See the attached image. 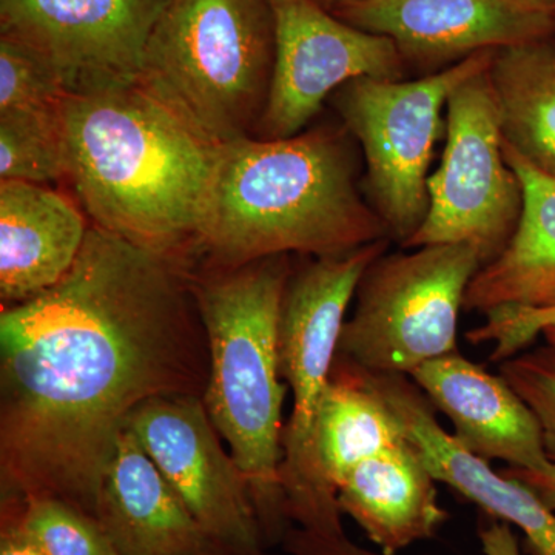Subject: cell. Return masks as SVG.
<instances>
[{
  "mask_svg": "<svg viewBox=\"0 0 555 555\" xmlns=\"http://www.w3.org/2000/svg\"><path fill=\"white\" fill-rule=\"evenodd\" d=\"M195 266L91 224L60 283L0 313V505L53 496L94 517L133 412L204 396Z\"/></svg>",
  "mask_w": 555,
  "mask_h": 555,
  "instance_id": "1",
  "label": "cell"
},
{
  "mask_svg": "<svg viewBox=\"0 0 555 555\" xmlns=\"http://www.w3.org/2000/svg\"><path fill=\"white\" fill-rule=\"evenodd\" d=\"M67 179L91 224L195 264L219 144L141 83L68 96Z\"/></svg>",
  "mask_w": 555,
  "mask_h": 555,
  "instance_id": "2",
  "label": "cell"
},
{
  "mask_svg": "<svg viewBox=\"0 0 555 555\" xmlns=\"http://www.w3.org/2000/svg\"><path fill=\"white\" fill-rule=\"evenodd\" d=\"M356 145L346 127L219 145L199 268H236L276 255L328 257L390 240L361 193Z\"/></svg>",
  "mask_w": 555,
  "mask_h": 555,
  "instance_id": "3",
  "label": "cell"
},
{
  "mask_svg": "<svg viewBox=\"0 0 555 555\" xmlns=\"http://www.w3.org/2000/svg\"><path fill=\"white\" fill-rule=\"evenodd\" d=\"M292 270L291 255H276L192 273L208 345L204 406L246 477L270 550L292 526L280 485L287 385L278 357L281 301Z\"/></svg>",
  "mask_w": 555,
  "mask_h": 555,
  "instance_id": "4",
  "label": "cell"
},
{
  "mask_svg": "<svg viewBox=\"0 0 555 555\" xmlns=\"http://www.w3.org/2000/svg\"><path fill=\"white\" fill-rule=\"evenodd\" d=\"M273 64L270 0H170L149 40L139 83L221 145L255 137Z\"/></svg>",
  "mask_w": 555,
  "mask_h": 555,
  "instance_id": "5",
  "label": "cell"
},
{
  "mask_svg": "<svg viewBox=\"0 0 555 555\" xmlns=\"http://www.w3.org/2000/svg\"><path fill=\"white\" fill-rule=\"evenodd\" d=\"M496 50H483L420 78H358L332 96L347 131L364 156L367 201L401 246L422 228L429 207L427 181L438 139L447 134L452 91L492 65Z\"/></svg>",
  "mask_w": 555,
  "mask_h": 555,
  "instance_id": "6",
  "label": "cell"
},
{
  "mask_svg": "<svg viewBox=\"0 0 555 555\" xmlns=\"http://www.w3.org/2000/svg\"><path fill=\"white\" fill-rule=\"evenodd\" d=\"M481 268L469 244H433L375 259L358 284L339 356L372 374L409 377L456 352L460 310Z\"/></svg>",
  "mask_w": 555,
  "mask_h": 555,
  "instance_id": "7",
  "label": "cell"
},
{
  "mask_svg": "<svg viewBox=\"0 0 555 555\" xmlns=\"http://www.w3.org/2000/svg\"><path fill=\"white\" fill-rule=\"evenodd\" d=\"M489 68L449 96L447 145L427 181V215L403 247L469 244L486 266L516 233L524 188L503 152L502 116Z\"/></svg>",
  "mask_w": 555,
  "mask_h": 555,
  "instance_id": "8",
  "label": "cell"
},
{
  "mask_svg": "<svg viewBox=\"0 0 555 555\" xmlns=\"http://www.w3.org/2000/svg\"><path fill=\"white\" fill-rule=\"evenodd\" d=\"M389 238L328 257L309 258L292 270L278 323L281 378L292 390V415L283 430L280 485L288 521L305 499L310 440L318 404L338 356L346 312L369 266L383 257Z\"/></svg>",
  "mask_w": 555,
  "mask_h": 555,
  "instance_id": "9",
  "label": "cell"
},
{
  "mask_svg": "<svg viewBox=\"0 0 555 555\" xmlns=\"http://www.w3.org/2000/svg\"><path fill=\"white\" fill-rule=\"evenodd\" d=\"M170 0H0V36L30 47L68 96L138 86Z\"/></svg>",
  "mask_w": 555,
  "mask_h": 555,
  "instance_id": "10",
  "label": "cell"
},
{
  "mask_svg": "<svg viewBox=\"0 0 555 555\" xmlns=\"http://www.w3.org/2000/svg\"><path fill=\"white\" fill-rule=\"evenodd\" d=\"M275 20V64L268 104L255 138L302 133L350 80H401L406 62L392 39L353 27L315 0H270Z\"/></svg>",
  "mask_w": 555,
  "mask_h": 555,
  "instance_id": "11",
  "label": "cell"
},
{
  "mask_svg": "<svg viewBox=\"0 0 555 555\" xmlns=\"http://www.w3.org/2000/svg\"><path fill=\"white\" fill-rule=\"evenodd\" d=\"M127 427L214 542L268 547L246 477L222 444L203 397L152 398Z\"/></svg>",
  "mask_w": 555,
  "mask_h": 555,
  "instance_id": "12",
  "label": "cell"
},
{
  "mask_svg": "<svg viewBox=\"0 0 555 555\" xmlns=\"http://www.w3.org/2000/svg\"><path fill=\"white\" fill-rule=\"evenodd\" d=\"M335 16L392 39L408 68L423 75L441 72L478 51L555 35L554 14L518 0H372Z\"/></svg>",
  "mask_w": 555,
  "mask_h": 555,
  "instance_id": "13",
  "label": "cell"
},
{
  "mask_svg": "<svg viewBox=\"0 0 555 555\" xmlns=\"http://www.w3.org/2000/svg\"><path fill=\"white\" fill-rule=\"evenodd\" d=\"M406 440L367 372L337 356L315 415L305 499L294 525L345 534L338 489L364 460Z\"/></svg>",
  "mask_w": 555,
  "mask_h": 555,
  "instance_id": "14",
  "label": "cell"
},
{
  "mask_svg": "<svg viewBox=\"0 0 555 555\" xmlns=\"http://www.w3.org/2000/svg\"><path fill=\"white\" fill-rule=\"evenodd\" d=\"M369 379L386 401L404 437L440 483L476 503L492 520L524 532L531 555H555V513L516 478L496 473L469 454L438 423L436 408L408 375L372 374Z\"/></svg>",
  "mask_w": 555,
  "mask_h": 555,
  "instance_id": "15",
  "label": "cell"
},
{
  "mask_svg": "<svg viewBox=\"0 0 555 555\" xmlns=\"http://www.w3.org/2000/svg\"><path fill=\"white\" fill-rule=\"evenodd\" d=\"M409 378L451 420L452 436L469 454L518 469L550 466L535 415L500 374L454 352L423 364Z\"/></svg>",
  "mask_w": 555,
  "mask_h": 555,
  "instance_id": "16",
  "label": "cell"
},
{
  "mask_svg": "<svg viewBox=\"0 0 555 555\" xmlns=\"http://www.w3.org/2000/svg\"><path fill=\"white\" fill-rule=\"evenodd\" d=\"M94 518L119 555H196L214 543L127 426L102 476Z\"/></svg>",
  "mask_w": 555,
  "mask_h": 555,
  "instance_id": "17",
  "label": "cell"
},
{
  "mask_svg": "<svg viewBox=\"0 0 555 555\" xmlns=\"http://www.w3.org/2000/svg\"><path fill=\"white\" fill-rule=\"evenodd\" d=\"M79 203L43 184L0 181V301L21 305L67 275L90 225Z\"/></svg>",
  "mask_w": 555,
  "mask_h": 555,
  "instance_id": "18",
  "label": "cell"
},
{
  "mask_svg": "<svg viewBox=\"0 0 555 555\" xmlns=\"http://www.w3.org/2000/svg\"><path fill=\"white\" fill-rule=\"evenodd\" d=\"M337 500L343 516L387 555L433 539L449 518L438 502L437 478L408 438L361 462Z\"/></svg>",
  "mask_w": 555,
  "mask_h": 555,
  "instance_id": "19",
  "label": "cell"
},
{
  "mask_svg": "<svg viewBox=\"0 0 555 555\" xmlns=\"http://www.w3.org/2000/svg\"><path fill=\"white\" fill-rule=\"evenodd\" d=\"M506 163L524 188V211L505 250L483 266L466 292L465 309L535 308L555 294V179L503 141Z\"/></svg>",
  "mask_w": 555,
  "mask_h": 555,
  "instance_id": "20",
  "label": "cell"
},
{
  "mask_svg": "<svg viewBox=\"0 0 555 555\" xmlns=\"http://www.w3.org/2000/svg\"><path fill=\"white\" fill-rule=\"evenodd\" d=\"M489 78L503 141L555 179V35L496 50Z\"/></svg>",
  "mask_w": 555,
  "mask_h": 555,
  "instance_id": "21",
  "label": "cell"
},
{
  "mask_svg": "<svg viewBox=\"0 0 555 555\" xmlns=\"http://www.w3.org/2000/svg\"><path fill=\"white\" fill-rule=\"evenodd\" d=\"M65 102L56 108L0 113V181L49 185L67 179Z\"/></svg>",
  "mask_w": 555,
  "mask_h": 555,
  "instance_id": "22",
  "label": "cell"
},
{
  "mask_svg": "<svg viewBox=\"0 0 555 555\" xmlns=\"http://www.w3.org/2000/svg\"><path fill=\"white\" fill-rule=\"evenodd\" d=\"M47 555H119L96 518L64 500L35 496L10 503Z\"/></svg>",
  "mask_w": 555,
  "mask_h": 555,
  "instance_id": "23",
  "label": "cell"
},
{
  "mask_svg": "<svg viewBox=\"0 0 555 555\" xmlns=\"http://www.w3.org/2000/svg\"><path fill=\"white\" fill-rule=\"evenodd\" d=\"M67 98L49 62L30 47L0 36V113L56 108Z\"/></svg>",
  "mask_w": 555,
  "mask_h": 555,
  "instance_id": "24",
  "label": "cell"
},
{
  "mask_svg": "<svg viewBox=\"0 0 555 555\" xmlns=\"http://www.w3.org/2000/svg\"><path fill=\"white\" fill-rule=\"evenodd\" d=\"M499 371L535 415L546 454L555 462V346L517 353L502 361Z\"/></svg>",
  "mask_w": 555,
  "mask_h": 555,
  "instance_id": "25",
  "label": "cell"
},
{
  "mask_svg": "<svg viewBox=\"0 0 555 555\" xmlns=\"http://www.w3.org/2000/svg\"><path fill=\"white\" fill-rule=\"evenodd\" d=\"M481 326L467 332L474 345L492 343L491 361L502 363L534 343L540 334L555 346V294L535 308H502L483 313Z\"/></svg>",
  "mask_w": 555,
  "mask_h": 555,
  "instance_id": "26",
  "label": "cell"
},
{
  "mask_svg": "<svg viewBox=\"0 0 555 555\" xmlns=\"http://www.w3.org/2000/svg\"><path fill=\"white\" fill-rule=\"evenodd\" d=\"M287 555H387L364 550L345 534H320L292 525L280 543Z\"/></svg>",
  "mask_w": 555,
  "mask_h": 555,
  "instance_id": "27",
  "label": "cell"
},
{
  "mask_svg": "<svg viewBox=\"0 0 555 555\" xmlns=\"http://www.w3.org/2000/svg\"><path fill=\"white\" fill-rule=\"evenodd\" d=\"M0 555H47L13 506H0Z\"/></svg>",
  "mask_w": 555,
  "mask_h": 555,
  "instance_id": "28",
  "label": "cell"
},
{
  "mask_svg": "<svg viewBox=\"0 0 555 555\" xmlns=\"http://www.w3.org/2000/svg\"><path fill=\"white\" fill-rule=\"evenodd\" d=\"M502 474L506 477L516 478L520 483L528 486L555 513V462H551L545 469L506 467L502 470Z\"/></svg>",
  "mask_w": 555,
  "mask_h": 555,
  "instance_id": "29",
  "label": "cell"
},
{
  "mask_svg": "<svg viewBox=\"0 0 555 555\" xmlns=\"http://www.w3.org/2000/svg\"><path fill=\"white\" fill-rule=\"evenodd\" d=\"M485 555H521L517 535L505 521L491 520L478 528Z\"/></svg>",
  "mask_w": 555,
  "mask_h": 555,
  "instance_id": "30",
  "label": "cell"
},
{
  "mask_svg": "<svg viewBox=\"0 0 555 555\" xmlns=\"http://www.w3.org/2000/svg\"><path fill=\"white\" fill-rule=\"evenodd\" d=\"M196 555H287V554H278L275 551L270 550V547L258 546V547H247V546H235V545H225V543L214 542L210 546H207L203 553Z\"/></svg>",
  "mask_w": 555,
  "mask_h": 555,
  "instance_id": "31",
  "label": "cell"
},
{
  "mask_svg": "<svg viewBox=\"0 0 555 555\" xmlns=\"http://www.w3.org/2000/svg\"><path fill=\"white\" fill-rule=\"evenodd\" d=\"M323 9L337 14L339 11L350 9V7L361 5V3L372 2V0H315Z\"/></svg>",
  "mask_w": 555,
  "mask_h": 555,
  "instance_id": "32",
  "label": "cell"
},
{
  "mask_svg": "<svg viewBox=\"0 0 555 555\" xmlns=\"http://www.w3.org/2000/svg\"><path fill=\"white\" fill-rule=\"evenodd\" d=\"M518 2L531 7V9L543 11V13L554 14L555 16V0H518Z\"/></svg>",
  "mask_w": 555,
  "mask_h": 555,
  "instance_id": "33",
  "label": "cell"
}]
</instances>
